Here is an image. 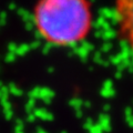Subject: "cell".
<instances>
[{"mask_svg": "<svg viewBox=\"0 0 133 133\" xmlns=\"http://www.w3.org/2000/svg\"><path fill=\"white\" fill-rule=\"evenodd\" d=\"M38 35L55 47H72L89 37L93 26L92 3L85 0H41L32 8Z\"/></svg>", "mask_w": 133, "mask_h": 133, "instance_id": "1", "label": "cell"}, {"mask_svg": "<svg viewBox=\"0 0 133 133\" xmlns=\"http://www.w3.org/2000/svg\"><path fill=\"white\" fill-rule=\"evenodd\" d=\"M114 14L120 36L133 53V0L115 1Z\"/></svg>", "mask_w": 133, "mask_h": 133, "instance_id": "2", "label": "cell"}]
</instances>
